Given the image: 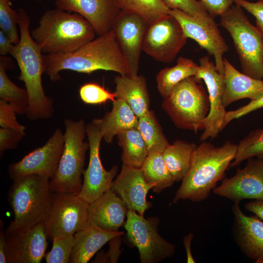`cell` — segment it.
Returning <instances> with one entry per match:
<instances>
[{
	"label": "cell",
	"instance_id": "29",
	"mask_svg": "<svg viewBox=\"0 0 263 263\" xmlns=\"http://www.w3.org/2000/svg\"><path fill=\"white\" fill-rule=\"evenodd\" d=\"M122 149L123 164L141 168L149 152L138 128H133L121 132L117 135Z\"/></svg>",
	"mask_w": 263,
	"mask_h": 263
},
{
	"label": "cell",
	"instance_id": "6",
	"mask_svg": "<svg viewBox=\"0 0 263 263\" xmlns=\"http://www.w3.org/2000/svg\"><path fill=\"white\" fill-rule=\"evenodd\" d=\"M64 145L57 169L50 179L52 192L78 195L82 186L86 153L89 143L84 141L86 128L84 120L64 121Z\"/></svg>",
	"mask_w": 263,
	"mask_h": 263
},
{
	"label": "cell",
	"instance_id": "28",
	"mask_svg": "<svg viewBox=\"0 0 263 263\" xmlns=\"http://www.w3.org/2000/svg\"><path fill=\"white\" fill-rule=\"evenodd\" d=\"M198 65L192 59L179 57L176 64L161 70L157 75V87L161 95L164 98L168 97L173 88L185 79L194 76Z\"/></svg>",
	"mask_w": 263,
	"mask_h": 263
},
{
	"label": "cell",
	"instance_id": "15",
	"mask_svg": "<svg viewBox=\"0 0 263 263\" xmlns=\"http://www.w3.org/2000/svg\"><path fill=\"white\" fill-rule=\"evenodd\" d=\"M169 14L178 21L187 38L194 39L213 56L216 70L224 75L223 56L228 47L214 19L197 18L177 9H169Z\"/></svg>",
	"mask_w": 263,
	"mask_h": 263
},
{
	"label": "cell",
	"instance_id": "30",
	"mask_svg": "<svg viewBox=\"0 0 263 263\" xmlns=\"http://www.w3.org/2000/svg\"><path fill=\"white\" fill-rule=\"evenodd\" d=\"M141 168L145 180L155 193L161 192L175 182L161 152L149 153Z\"/></svg>",
	"mask_w": 263,
	"mask_h": 263
},
{
	"label": "cell",
	"instance_id": "31",
	"mask_svg": "<svg viewBox=\"0 0 263 263\" xmlns=\"http://www.w3.org/2000/svg\"><path fill=\"white\" fill-rule=\"evenodd\" d=\"M9 60L3 56L0 57V98L10 104L17 114H26L29 105L27 92L17 86L8 77L6 70Z\"/></svg>",
	"mask_w": 263,
	"mask_h": 263
},
{
	"label": "cell",
	"instance_id": "25",
	"mask_svg": "<svg viewBox=\"0 0 263 263\" xmlns=\"http://www.w3.org/2000/svg\"><path fill=\"white\" fill-rule=\"evenodd\" d=\"M116 98L125 101L139 117L150 111V99L147 80L142 75H119L114 79Z\"/></svg>",
	"mask_w": 263,
	"mask_h": 263
},
{
	"label": "cell",
	"instance_id": "8",
	"mask_svg": "<svg viewBox=\"0 0 263 263\" xmlns=\"http://www.w3.org/2000/svg\"><path fill=\"white\" fill-rule=\"evenodd\" d=\"M194 76L178 83L164 98L163 109L178 128L197 132L203 130L210 109L208 95Z\"/></svg>",
	"mask_w": 263,
	"mask_h": 263
},
{
	"label": "cell",
	"instance_id": "16",
	"mask_svg": "<svg viewBox=\"0 0 263 263\" xmlns=\"http://www.w3.org/2000/svg\"><path fill=\"white\" fill-rule=\"evenodd\" d=\"M149 24L139 15L122 10H120L113 23L112 29L126 59L129 76L138 75L143 40Z\"/></svg>",
	"mask_w": 263,
	"mask_h": 263
},
{
	"label": "cell",
	"instance_id": "17",
	"mask_svg": "<svg viewBox=\"0 0 263 263\" xmlns=\"http://www.w3.org/2000/svg\"><path fill=\"white\" fill-rule=\"evenodd\" d=\"M213 193L239 204L244 199L263 200V159L249 158L231 178H224Z\"/></svg>",
	"mask_w": 263,
	"mask_h": 263
},
{
	"label": "cell",
	"instance_id": "26",
	"mask_svg": "<svg viewBox=\"0 0 263 263\" xmlns=\"http://www.w3.org/2000/svg\"><path fill=\"white\" fill-rule=\"evenodd\" d=\"M92 122L101 131L104 141L110 143L121 132L138 128V117L125 101L116 98L113 101L112 110Z\"/></svg>",
	"mask_w": 263,
	"mask_h": 263
},
{
	"label": "cell",
	"instance_id": "24",
	"mask_svg": "<svg viewBox=\"0 0 263 263\" xmlns=\"http://www.w3.org/2000/svg\"><path fill=\"white\" fill-rule=\"evenodd\" d=\"M123 234L122 231H106L94 225L77 231L74 234L75 241L69 263H88L107 242Z\"/></svg>",
	"mask_w": 263,
	"mask_h": 263
},
{
	"label": "cell",
	"instance_id": "40",
	"mask_svg": "<svg viewBox=\"0 0 263 263\" xmlns=\"http://www.w3.org/2000/svg\"><path fill=\"white\" fill-rule=\"evenodd\" d=\"M26 133H22L9 128H0V152L7 150L17 148L18 144L23 139Z\"/></svg>",
	"mask_w": 263,
	"mask_h": 263
},
{
	"label": "cell",
	"instance_id": "27",
	"mask_svg": "<svg viewBox=\"0 0 263 263\" xmlns=\"http://www.w3.org/2000/svg\"><path fill=\"white\" fill-rule=\"evenodd\" d=\"M197 145L181 140L169 144L162 153L166 166L174 182L182 181L188 173Z\"/></svg>",
	"mask_w": 263,
	"mask_h": 263
},
{
	"label": "cell",
	"instance_id": "2",
	"mask_svg": "<svg viewBox=\"0 0 263 263\" xmlns=\"http://www.w3.org/2000/svg\"><path fill=\"white\" fill-rule=\"evenodd\" d=\"M20 40L10 54L16 60L20 70L19 79L24 83L29 98L27 113L29 120L46 119L53 116V99L45 94L42 82L44 73L42 51L29 31L30 18L23 8L18 10Z\"/></svg>",
	"mask_w": 263,
	"mask_h": 263
},
{
	"label": "cell",
	"instance_id": "23",
	"mask_svg": "<svg viewBox=\"0 0 263 263\" xmlns=\"http://www.w3.org/2000/svg\"><path fill=\"white\" fill-rule=\"evenodd\" d=\"M225 91L223 102L226 107L244 98L256 100L263 95V81L253 78L237 70L224 58Z\"/></svg>",
	"mask_w": 263,
	"mask_h": 263
},
{
	"label": "cell",
	"instance_id": "11",
	"mask_svg": "<svg viewBox=\"0 0 263 263\" xmlns=\"http://www.w3.org/2000/svg\"><path fill=\"white\" fill-rule=\"evenodd\" d=\"M187 39L180 23L168 14L149 24L143 51L157 61L169 63L175 59Z\"/></svg>",
	"mask_w": 263,
	"mask_h": 263
},
{
	"label": "cell",
	"instance_id": "47",
	"mask_svg": "<svg viewBox=\"0 0 263 263\" xmlns=\"http://www.w3.org/2000/svg\"><path fill=\"white\" fill-rule=\"evenodd\" d=\"M244 208L263 221V200H255L246 204Z\"/></svg>",
	"mask_w": 263,
	"mask_h": 263
},
{
	"label": "cell",
	"instance_id": "20",
	"mask_svg": "<svg viewBox=\"0 0 263 263\" xmlns=\"http://www.w3.org/2000/svg\"><path fill=\"white\" fill-rule=\"evenodd\" d=\"M232 211V234L238 246L255 263H263V221L256 215H245L238 203L233 204Z\"/></svg>",
	"mask_w": 263,
	"mask_h": 263
},
{
	"label": "cell",
	"instance_id": "12",
	"mask_svg": "<svg viewBox=\"0 0 263 263\" xmlns=\"http://www.w3.org/2000/svg\"><path fill=\"white\" fill-rule=\"evenodd\" d=\"M86 128L89 145V161L87 168L83 171L82 186L78 196L90 204L111 189L118 167L114 166L109 170L104 169L99 154L102 133L92 122L87 124Z\"/></svg>",
	"mask_w": 263,
	"mask_h": 263
},
{
	"label": "cell",
	"instance_id": "7",
	"mask_svg": "<svg viewBox=\"0 0 263 263\" xmlns=\"http://www.w3.org/2000/svg\"><path fill=\"white\" fill-rule=\"evenodd\" d=\"M220 23L231 36L242 73L256 79L263 78V41L243 8L234 3L220 16Z\"/></svg>",
	"mask_w": 263,
	"mask_h": 263
},
{
	"label": "cell",
	"instance_id": "48",
	"mask_svg": "<svg viewBox=\"0 0 263 263\" xmlns=\"http://www.w3.org/2000/svg\"><path fill=\"white\" fill-rule=\"evenodd\" d=\"M193 238V235L190 233L183 239V243L186 251L187 261L188 263L195 262L191 252V243Z\"/></svg>",
	"mask_w": 263,
	"mask_h": 263
},
{
	"label": "cell",
	"instance_id": "46",
	"mask_svg": "<svg viewBox=\"0 0 263 263\" xmlns=\"http://www.w3.org/2000/svg\"><path fill=\"white\" fill-rule=\"evenodd\" d=\"M14 44L10 38L1 30H0V54L3 56L10 54Z\"/></svg>",
	"mask_w": 263,
	"mask_h": 263
},
{
	"label": "cell",
	"instance_id": "33",
	"mask_svg": "<svg viewBox=\"0 0 263 263\" xmlns=\"http://www.w3.org/2000/svg\"><path fill=\"white\" fill-rule=\"evenodd\" d=\"M120 10L135 13L149 24L168 14L169 8L163 0H115Z\"/></svg>",
	"mask_w": 263,
	"mask_h": 263
},
{
	"label": "cell",
	"instance_id": "50",
	"mask_svg": "<svg viewBox=\"0 0 263 263\" xmlns=\"http://www.w3.org/2000/svg\"><path fill=\"white\" fill-rule=\"evenodd\" d=\"M262 80H263V78Z\"/></svg>",
	"mask_w": 263,
	"mask_h": 263
},
{
	"label": "cell",
	"instance_id": "41",
	"mask_svg": "<svg viewBox=\"0 0 263 263\" xmlns=\"http://www.w3.org/2000/svg\"><path fill=\"white\" fill-rule=\"evenodd\" d=\"M121 236L115 237L109 242V248L107 252L101 251L97 254L94 260L92 262L96 263H115L118 261L121 254L120 246Z\"/></svg>",
	"mask_w": 263,
	"mask_h": 263
},
{
	"label": "cell",
	"instance_id": "4",
	"mask_svg": "<svg viewBox=\"0 0 263 263\" xmlns=\"http://www.w3.org/2000/svg\"><path fill=\"white\" fill-rule=\"evenodd\" d=\"M95 34L93 25L82 16L57 8L46 11L31 32L45 54L73 52L93 40Z\"/></svg>",
	"mask_w": 263,
	"mask_h": 263
},
{
	"label": "cell",
	"instance_id": "36",
	"mask_svg": "<svg viewBox=\"0 0 263 263\" xmlns=\"http://www.w3.org/2000/svg\"><path fill=\"white\" fill-rule=\"evenodd\" d=\"M51 250L45 254L46 263H69L71 253L75 244L74 234L53 239Z\"/></svg>",
	"mask_w": 263,
	"mask_h": 263
},
{
	"label": "cell",
	"instance_id": "43",
	"mask_svg": "<svg viewBox=\"0 0 263 263\" xmlns=\"http://www.w3.org/2000/svg\"><path fill=\"white\" fill-rule=\"evenodd\" d=\"M262 108H263V95L256 100H251L246 105L236 110L226 112L224 122L225 127L232 120L239 118Z\"/></svg>",
	"mask_w": 263,
	"mask_h": 263
},
{
	"label": "cell",
	"instance_id": "3",
	"mask_svg": "<svg viewBox=\"0 0 263 263\" xmlns=\"http://www.w3.org/2000/svg\"><path fill=\"white\" fill-rule=\"evenodd\" d=\"M237 148V145L229 141L220 147L202 141L193 152L190 168L172 203L182 200L199 202L207 199L217 183L224 179Z\"/></svg>",
	"mask_w": 263,
	"mask_h": 263
},
{
	"label": "cell",
	"instance_id": "38",
	"mask_svg": "<svg viewBox=\"0 0 263 263\" xmlns=\"http://www.w3.org/2000/svg\"><path fill=\"white\" fill-rule=\"evenodd\" d=\"M170 9H177L197 18L210 17L200 0H163Z\"/></svg>",
	"mask_w": 263,
	"mask_h": 263
},
{
	"label": "cell",
	"instance_id": "39",
	"mask_svg": "<svg viewBox=\"0 0 263 263\" xmlns=\"http://www.w3.org/2000/svg\"><path fill=\"white\" fill-rule=\"evenodd\" d=\"M16 113L12 106L6 101L0 99V126L26 133V128L17 120Z\"/></svg>",
	"mask_w": 263,
	"mask_h": 263
},
{
	"label": "cell",
	"instance_id": "45",
	"mask_svg": "<svg viewBox=\"0 0 263 263\" xmlns=\"http://www.w3.org/2000/svg\"><path fill=\"white\" fill-rule=\"evenodd\" d=\"M0 263H8L5 231L4 230L3 224L1 220L0 222Z\"/></svg>",
	"mask_w": 263,
	"mask_h": 263
},
{
	"label": "cell",
	"instance_id": "22",
	"mask_svg": "<svg viewBox=\"0 0 263 263\" xmlns=\"http://www.w3.org/2000/svg\"><path fill=\"white\" fill-rule=\"evenodd\" d=\"M128 208L111 189L89 204L87 226L94 225L109 231H118L125 223Z\"/></svg>",
	"mask_w": 263,
	"mask_h": 263
},
{
	"label": "cell",
	"instance_id": "42",
	"mask_svg": "<svg viewBox=\"0 0 263 263\" xmlns=\"http://www.w3.org/2000/svg\"><path fill=\"white\" fill-rule=\"evenodd\" d=\"M235 3L255 17L256 26L260 32L263 41V0H258L256 2H251L247 0H236Z\"/></svg>",
	"mask_w": 263,
	"mask_h": 263
},
{
	"label": "cell",
	"instance_id": "49",
	"mask_svg": "<svg viewBox=\"0 0 263 263\" xmlns=\"http://www.w3.org/2000/svg\"><path fill=\"white\" fill-rule=\"evenodd\" d=\"M9 0V1H10V0Z\"/></svg>",
	"mask_w": 263,
	"mask_h": 263
},
{
	"label": "cell",
	"instance_id": "1",
	"mask_svg": "<svg viewBox=\"0 0 263 263\" xmlns=\"http://www.w3.org/2000/svg\"><path fill=\"white\" fill-rule=\"evenodd\" d=\"M43 59L44 73L53 82L59 80V73L66 70L85 74L105 70L128 74L126 59L112 29L73 52L43 55Z\"/></svg>",
	"mask_w": 263,
	"mask_h": 263
},
{
	"label": "cell",
	"instance_id": "14",
	"mask_svg": "<svg viewBox=\"0 0 263 263\" xmlns=\"http://www.w3.org/2000/svg\"><path fill=\"white\" fill-rule=\"evenodd\" d=\"M64 145V133L60 129H56L43 146L10 164L9 177L14 181L28 175L38 174L50 179L57 169Z\"/></svg>",
	"mask_w": 263,
	"mask_h": 263
},
{
	"label": "cell",
	"instance_id": "35",
	"mask_svg": "<svg viewBox=\"0 0 263 263\" xmlns=\"http://www.w3.org/2000/svg\"><path fill=\"white\" fill-rule=\"evenodd\" d=\"M19 14L18 10L13 9L9 0H0V27L11 39L14 45L20 40V34L18 33Z\"/></svg>",
	"mask_w": 263,
	"mask_h": 263
},
{
	"label": "cell",
	"instance_id": "34",
	"mask_svg": "<svg viewBox=\"0 0 263 263\" xmlns=\"http://www.w3.org/2000/svg\"><path fill=\"white\" fill-rule=\"evenodd\" d=\"M254 157L263 159V129L251 131L240 141L229 167H236L244 160Z\"/></svg>",
	"mask_w": 263,
	"mask_h": 263
},
{
	"label": "cell",
	"instance_id": "10",
	"mask_svg": "<svg viewBox=\"0 0 263 263\" xmlns=\"http://www.w3.org/2000/svg\"><path fill=\"white\" fill-rule=\"evenodd\" d=\"M89 204L78 195L66 192H52V204L44 222L48 238L74 234L87 227Z\"/></svg>",
	"mask_w": 263,
	"mask_h": 263
},
{
	"label": "cell",
	"instance_id": "37",
	"mask_svg": "<svg viewBox=\"0 0 263 263\" xmlns=\"http://www.w3.org/2000/svg\"><path fill=\"white\" fill-rule=\"evenodd\" d=\"M80 99L85 104L97 105L116 98L115 92L111 93L99 84L90 82L80 86L79 89Z\"/></svg>",
	"mask_w": 263,
	"mask_h": 263
},
{
	"label": "cell",
	"instance_id": "32",
	"mask_svg": "<svg viewBox=\"0 0 263 263\" xmlns=\"http://www.w3.org/2000/svg\"><path fill=\"white\" fill-rule=\"evenodd\" d=\"M138 129L149 153H163L169 144L153 111L150 110L138 117Z\"/></svg>",
	"mask_w": 263,
	"mask_h": 263
},
{
	"label": "cell",
	"instance_id": "21",
	"mask_svg": "<svg viewBox=\"0 0 263 263\" xmlns=\"http://www.w3.org/2000/svg\"><path fill=\"white\" fill-rule=\"evenodd\" d=\"M55 4L58 9L82 16L93 25L98 36L112 30L120 10L115 0H56Z\"/></svg>",
	"mask_w": 263,
	"mask_h": 263
},
{
	"label": "cell",
	"instance_id": "44",
	"mask_svg": "<svg viewBox=\"0 0 263 263\" xmlns=\"http://www.w3.org/2000/svg\"><path fill=\"white\" fill-rule=\"evenodd\" d=\"M207 10L209 16L214 19L216 16H221L225 12L236 0H200Z\"/></svg>",
	"mask_w": 263,
	"mask_h": 263
},
{
	"label": "cell",
	"instance_id": "9",
	"mask_svg": "<svg viewBox=\"0 0 263 263\" xmlns=\"http://www.w3.org/2000/svg\"><path fill=\"white\" fill-rule=\"evenodd\" d=\"M158 218L147 219L137 212L128 209L123 225L129 242L138 250L141 263H157L172 257L175 246L158 233Z\"/></svg>",
	"mask_w": 263,
	"mask_h": 263
},
{
	"label": "cell",
	"instance_id": "19",
	"mask_svg": "<svg viewBox=\"0 0 263 263\" xmlns=\"http://www.w3.org/2000/svg\"><path fill=\"white\" fill-rule=\"evenodd\" d=\"M152 187L145 180L141 168L122 164L121 170L113 180L111 190L117 195L128 209L144 215L151 204L147 200L148 192Z\"/></svg>",
	"mask_w": 263,
	"mask_h": 263
},
{
	"label": "cell",
	"instance_id": "5",
	"mask_svg": "<svg viewBox=\"0 0 263 263\" xmlns=\"http://www.w3.org/2000/svg\"><path fill=\"white\" fill-rule=\"evenodd\" d=\"M50 179L38 174L25 176L13 181L8 201L14 215L6 230L26 229L46 219L52 204Z\"/></svg>",
	"mask_w": 263,
	"mask_h": 263
},
{
	"label": "cell",
	"instance_id": "13",
	"mask_svg": "<svg viewBox=\"0 0 263 263\" xmlns=\"http://www.w3.org/2000/svg\"><path fill=\"white\" fill-rule=\"evenodd\" d=\"M199 63L194 77L199 82L202 79L205 82L210 103L209 111L205 119L204 131L200 138L203 141L208 138L216 137L225 127L226 111L223 102L225 88L224 75L216 70L215 63L207 55L199 58Z\"/></svg>",
	"mask_w": 263,
	"mask_h": 263
},
{
	"label": "cell",
	"instance_id": "18",
	"mask_svg": "<svg viewBox=\"0 0 263 263\" xmlns=\"http://www.w3.org/2000/svg\"><path fill=\"white\" fill-rule=\"evenodd\" d=\"M8 263H39L45 255L47 235L44 223L14 232L5 230Z\"/></svg>",
	"mask_w": 263,
	"mask_h": 263
}]
</instances>
